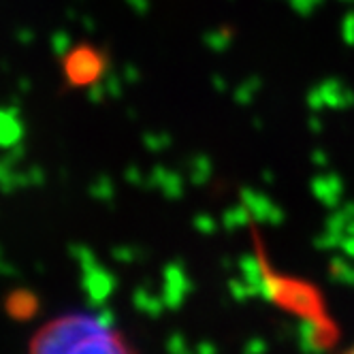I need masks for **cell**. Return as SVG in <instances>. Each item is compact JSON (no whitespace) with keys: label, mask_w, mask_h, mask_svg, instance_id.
Here are the masks:
<instances>
[{"label":"cell","mask_w":354,"mask_h":354,"mask_svg":"<svg viewBox=\"0 0 354 354\" xmlns=\"http://www.w3.org/2000/svg\"><path fill=\"white\" fill-rule=\"evenodd\" d=\"M35 352H129L131 346L115 331L113 324L98 314H68L47 322L35 335Z\"/></svg>","instance_id":"1"},{"label":"cell","mask_w":354,"mask_h":354,"mask_svg":"<svg viewBox=\"0 0 354 354\" xmlns=\"http://www.w3.org/2000/svg\"><path fill=\"white\" fill-rule=\"evenodd\" d=\"M105 71V58L96 47L82 45L68 52L64 60V77L71 86L82 88L98 82V77Z\"/></svg>","instance_id":"2"},{"label":"cell","mask_w":354,"mask_h":354,"mask_svg":"<svg viewBox=\"0 0 354 354\" xmlns=\"http://www.w3.org/2000/svg\"><path fill=\"white\" fill-rule=\"evenodd\" d=\"M7 308H9L11 316H15V318H28V316H32L35 310H37V301H35V297H32L30 292H26V290H17V292H13V295L9 297Z\"/></svg>","instance_id":"3"},{"label":"cell","mask_w":354,"mask_h":354,"mask_svg":"<svg viewBox=\"0 0 354 354\" xmlns=\"http://www.w3.org/2000/svg\"><path fill=\"white\" fill-rule=\"evenodd\" d=\"M17 122L11 118V115H5V113H0V143L7 145L11 141H15L17 137Z\"/></svg>","instance_id":"4"},{"label":"cell","mask_w":354,"mask_h":354,"mask_svg":"<svg viewBox=\"0 0 354 354\" xmlns=\"http://www.w3.org/2000/svg\"><path fill=\"white\" fill-rule=\"evenodd\" d=\"M352 352H354V346H352Z\"/></svg>","instance_id":"5"}]
</instances>
